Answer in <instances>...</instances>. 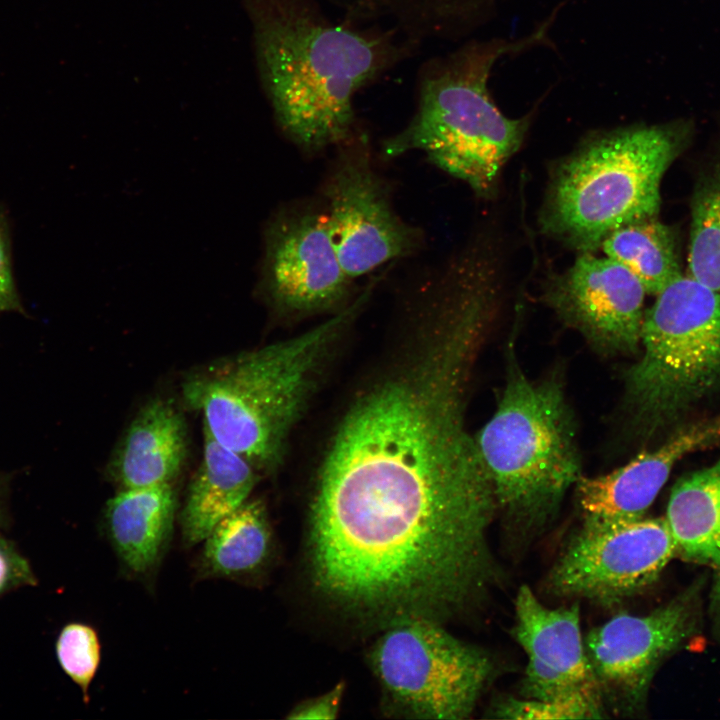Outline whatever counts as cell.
Returning <instances> with one entry per match:
<instances>
[{
	"instance_id": "obj_6",
	"label": "cell",
	"mask_w": 720,
	"mask_h": 720,
	"mask_svg": "<svg viewBox=\"0 0 720 720\" xmlns=\"http://www.w3.org/2000/svg\"><path fill=\"white\" fill-rule=\"evenodd\" d=\"M507 352L497 407L475 440L498 510L516 523L537 526L581 477L576 425L560 378L533 380L512 344Z\"/></svg>"
},
{
	"instance_id": "obj_22",
	"label": "cell",
	"mask_w": 720,
	"mask_h": 720,
	"mask_svg": "<svg viewBox=\"0 0 720 720\" xmlns=\"http://www.w3.org/2000/svg\"><path fill=\"white\" fill-rule=\"evenodd\" d=\"M689 275L720 292V153L691 204Z\"/></svg>"
},
{
	"instance_id": "obj_18",
	"label": "cell",
	"mask_w": 720,
	"mask_h": 720,
	"mask_svg": "<svg viewBox=\"0 0 720 720\" xmlns=\"http://www.w3.org/2000/svg\"><path fill=\"white\" fill-rule=\"evenodd\" d=\"M664 519L676 552L711 569L710 613L720 629V458L676 483Z\"/></svg>"
},
{
	"instance_id": "obj_10",
	"label": "cell",
	"mask_w": 720,
	"mask_h": 720,
	"mask_svg": "<svg viewBox=\"0 0 720 720\" xmlns=\"http://www.w3.org/2000/svg\"><path fill=\"white\" fill-rule=\"evenodd\" d=\"M365 146L359 140L342 151L323 192L330 233L352 281L411 255L422 241L421 233L395 212Z\"/></svg>"
},
{
	"instance_id": "obj_5",
	"label": "cell",
	"mask_w": 720,
	"mask_h": 720,
	"mask_svg": "<svg viewBox=\"0 0 720 720\" xmlns=\"http://www.w3.org/2000/svg\"><path fill=\"white\" fill-rule=\"evenodd\" d=\"M688 131L677 122L589 136L553 170L540 214L543 231L592 252L615 229L656 217L661 180Z\"/></svg>"
},
{
	"instance_id": "obj_15",
	"label": "cell",
	"mask_w": 720,
	"mask_h": 720,
	"mask_svg": "<svg viewBox=\"0 0 720 720\" xmlns=\"http://www.w3.org/2000/svg\"><path fill=\"white\" fill-rule=\"evenodd\" d=\"M720 442V414L685 426L654 450L603 475L575 484L585 524L607 525L643 518L685 455Z\"/></svg>"
},
{
	"instance_id": "obj_4",
	"label": "cell",
	"mask_w": 720,
	"mask_h": 720,
	"mask_svg": "<svg viewBox=\"0 0 720 720\" xmlns=\"http://www.w3.org/2000/svg\"><path fill=\"white\" fill-rule=\"evenodd\" d=\"M370 289L341 313L300 336L224 356L192 370L181 385L185 404L202 414L203 428L215 440L255 469L274 467L328 345Z\"/></svg>"
},
{
	"instance_id": "obj_2",
	"label": "cell",
	"mask_w": 720,
	"mask_h": 720,
	"mask_svg": "<svg viewBox=\"0 0 720 720\" xmlns=\"http://www.w3.org/2000/svg\"><path fill=\"white\" fill-rule=\"evenodd\" d=\"M257 68L281 130L302 149L342 145L354 97L418 44L391 28L336 23L314 0H244Z\"/></svg>"
},
{
	"instance_id": "obj_8",
	"label": "cell",
	"mask_w": 720,
	"mask_h": 720,
	"mask_svg": "<svg viewBox=\"0 0 720 720\" xmlns=\"http://www.w3.org/2000/svg\"><path fill=\"white\" fill-rule=\"evenodd\" d=\"M387 624L371 663L393 702L420 718H468L493 676L490 657L434 618L403 616Z\"/></svg>"
},
{
	"instance_id": "obj_26",
	"label": "cell",
	"mask_w": 720,
	"mask_h": 720,
	"mask_svg": "<svg viewBox=\"0 0 720 720\" xmlns=\"http://www.w3.org/2000/svg\"><path fill=\"white\" fill-rule=\"evenodd\" d=\"M30 577L26 561L0 538V592Z\"/></svg>"
},
{
	"instance_id": "obj_9",
	"label": "cell",
	"mask_w": 720,
	"mask_h": 720,
	"mask_svg": "<svg viewBox=\"0 0 720 720\" xmlns=\"http://www.w3.org/2000/svg\"><path fill=\"white\" fill-rule=\"evenodd\" d=\"M676 553L665 519L583 523L547 578L558 596L612 606L653 583Z\"/></svg>"
},
{
	"instance_id": "obj_21",
	"label": "cell",
	"mask_w": 720,
	"mask_h": 720,
	"mask_svg": "<svg viewBox=\"0 0 720 720\" xmlns=\"http://www.w3.org/2000/svg\"><path fill=\"white\" fill-rule=\"evenodd\" d=\"M601 247L638 278L646 293L657 295L682 275L673 231L656 217L615 229Z\"/></svg>"
},
{
	"instance_id": "obj_7",
	"label": "cell",
	"mask_w": 720,
	"mask_h": 720,
	"mask_svg": "<svg viewBox=\"0 0 720 720\" xmlns=\"http://www.w3.org/2000/svg\"><path fill=\"white\" fill-rule=\"evenodd\" d=\"M644 313L640 359L625 374L624 408L649 436L720 385V292L679 276Z\"/></svg>"
},
{
	"instance_id": "obj_16",
	"label": "cell",
	"mask_w": 720,
	"mask_h": 720,
	"mask_svg": "<svg viewBox=\"0 0 720 720\" xmlns=\"http://www.w3.org/2000/svg\"><path fill=\"white\" fill-rule=\"evenodd\" d=\"M188 452V430L180 409L167 398L142 406L108 463V474L120 489L173 483Z\"/></svg>"
},
{
	"instance_id": "obj_17",
	"label": "cell",
	"mask_w": 720,
	"mask_h": 720,
	"mask_svg": "<svg viewBox=\"0 0 720 720\" xmlns=\"http://www.w3.org/2000/svg\"><path fill=\"white\" fill-rule=\"evenodd\" d=\"M176 508L173 483L120 489L107 501L105 532L130 573L144 576L157 568L172 536Z\"/></svg>"
},
{
	"instance_id": "obj_20",
	"label": "cell",
	"mask_w": 720,
	"mask_h": 720,
	"mask_svg": "<svg viewBox=\"0 0 720 720\" xmlns=\"http://www.w3.org/2000/svg\"><path fill=\"white\" fill-rule=\"evenodd\" d=\"M202 575L239 580L255 574L271 550V532L263 505L247 500L222 519L203 540Z\"/></svg>"
},
{
	"instance_id": "obj_23",
	"label": "cell",
	"mask_w": 720,
	"mask_h": 720,
	"mask_svg": "<svg viewBox=\"0 0 720 720\" xmlns=\"http://www.w3.org/2000/svg\"><path fill=\"white\" fill-rule=\"evenodd\" d=\"M56 652L60 666L88 701V690L101 659L97 632L89 625L70 623L58 636Z\"/></svg>"
},
{
	"instance_id": "obj_3",
	"label": "cell",
	"mask_w": 720,
	"mask_h": 720,
	"mask_svg": "<svg viewBox=\"0 0 720 720\" xmlns=\"http://www.w3.org/2000/svg\"><path fill=\"white\" fill-rule=\"evenodd\" d=\"M549 23L521 39L470 41L422 65L418 100L408 124L383 145L387 157L419 151L479 196L494 192L501 170L521 147L533 112L509 118L488 82L495 63L544 43Z\"/></svg>"
},
{
	"instance_id": "obj_27",
	"label": "cell",
	"mask_w": 720,
	"mask_h": 720,
	"mask_svg": "<svg viewBox=\"0 0 720 720\" xmlns=\"http://www.w3.org/2000/svg\"><path fill=\"white\" fill-rule=\"evenodd\" d=\"M342 690V686H338L326 695L301 705L292 712L289 718L334 719L338 712Z\"/></svg>"
},
{
	"instance_id": "obj_13",
	"label": "cell",
	"mask_w": 720,
	"mask_h": 720,
	"mask_svg": "<svg viewBox=\"0 0 720 720\" xmlns=\"http://www.w3.org/2000/svg\"><path fill=\"white\" fill-rule=\"evenodd\" d=\"M645 294L626 267L607 256L582 252L571 267L548 281L545 299L594 349L615 356L639 350Z\"/></svg>"
},
{
	"instance_id": "obj_11",
	"label": "cell",
	"mask_w": 720,
	"mask_h": 720,
	"mask_svg": "<svg viewBox=\"0 0 720 720\" xmlns=\"http://www.w3.org/2000/svg\"><path fill=\"white\" fill-rule=\"evenodd\" d=\"M696 588L646 615L618 614L594 628L585 650L602 695L638 706L656 669L696 627Z\"/></svg>"
},
{
	"instance_id": "obj_19",
	"label": "cell",
	"mask_w": 720,
	"mask_h": 720,
	"mask_svg": "<svg viewBox=\"0 0 720 720\" xmlns=\"http://www.w3.org/2000/svg\"><path fill=\"white\" fill-rule=\"evenodd\" d=\"M255 468L220 444L203 428V455L180 513L182 537L193 546L248 500L256 483Z\"/></svg>"
},
{
	"instance_id": "obj_1",
	"label": "cell",
	"mask_w": 720,
	"mask_h": 720,
	"mask_svg": "<svg viewBox=\"0 0 720 720\" xmlns=\"http://www.w3.org/2000/svg\"><path fill=\"white\" fill-rule=\"evenodd\" d=\"M468 371L447 358L360 399L324 462L311 516V567L335 604L387 622L442 616L499 579L488 542L498 510L465 425Z\"/></svg>"
},
{
	"instance_id": "obj_25",
	"label": "cell",
	"mask_w": 720,
	"mask_h": 720,
	"mask_svg": "<svg viewBox=\"0 0 720 720\" xmlns=\"http://www.w3.org/2000/svg\"><path fill=\"white\" fill-rule=\"evenodd\" d=\"M21 310L12 272L8 221L0 208V312Z\"/></svg>"
},
{
	"instance_id": "obj_28",
	"label": "cell",
	"mask_w": 720,
	"mask_h": 720,
	"mask_svg": "<svg viewBox=\"0 0 720 720\" xmlns=\"http://www.w3.org/2000/svg\"><path fill=\"white\" fill-rule=\"evenodd\" d=\"M459 11L474 14L488 15L498 0H434Z\"/></svg>"
},
{
	"instance_id": "obj_12",
	"label": "cell",
	"mask_w": 720,
	"mask_h": 720,
	"mask_svg": "<svg viewBox=\"0 0 720 720\" xmlns=\"http://www.w3.org/2000/svg\"><path fill=\"white\" fill-rule=\"evenodd\" d=\"M351 283L324 211L283 210L267 224L260 289L276 307L292 311L328 308L347 295Z\"/></svg>"
},
{
	"instance_id": "obj_24",
	"label": "cell",
	"mask_w": 720,
	"mask_h": 720,
	"mask_svg": "<svg viewBox=\"0 0 720 720\" xmlns=\"http://www.w3.org/2000/svg\"><path fill=\"white\" fill-rule=\"evenodd\" d=\"M602 699L598 694L553 699L510 698L501 703L496 712L505 719H594L604 717Z\"/></svg>"
},
{
	"instance_id": "obj_14",
	"label": "cell",
	"mask_w": 720,
	"mask_h": 720,
	"mask_svg": "<svg viewBox=\"0 0 720 720\" xmlns=\"http://www.w3.org/2000/svg\"><path fill=\"white\" fill-rule=\"evenodd\" d=\"M513 631L528 657L523 697H603L586 654L578 604L547 607L529 586L523 585L515 598Z\"/></svg>"
}]
</instances>
